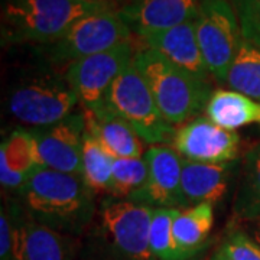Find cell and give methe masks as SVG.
Instances as JSON below:
<instances>
[{
  "mask_svg": "<svg viewBox=\"0 0 260 260\" xmlns=\"http://www.w3.org/2000/svg\"><path fill=\"white\" fill-rule=\"evenodd\" d=\"M20 194L30 218L70 236L83 233L95 211V194L81 175L38 168Z\"/></svg>",
  "mask_w": 260,
  "mask_h": 260,
  "instance_id": "1",
  "label": "cell"
},
{
  "mask_svg": "<svg viewBox=\"0 0 260 260\" xmlns=\"http://www.w3.org/2000/svg\"><path fill=\"white\" fill-rule=\"evenodd\" d=\"M103 9L114 8L80 0H3L2 45H49L77 20Z\"/></svg>",
  "mask_w": 260,
  "mask_h": 260,
  "instance_id": "2",
  "label": "cell"
},
{
  "mask_svg": "<svg viewBox=\"0 0 260 260\" xmlns=\"http://www.w3.org/2000/svg\"><path fill=\"white\" fill-rule=\"evenodd\" d=\"M133 62L169 124H182L207 107L213 94L210 83L186 73L158 51L142 47Z\"/></svg>",
  "mask_w": 260,
  "mask_h": 260,
  "instance_id": "3",
  "label": "cell"
},
{
  "mask_svg": "<svg viewBox=\"0 0 260 260\" xmlns=\"http://www.w3.org/2000/svg\"><path fill=\"white\" fill-rule=\"evenodd\" d=\"M153 208L109 197L100 207V243L106 260H158L149 232Z\"/></svg>",
  "mask_w": 260,
  "mask_h": 260,
  "instance_id": "4",
  "label": "cell"
},
{
  "mask_svg": "<svg viewBox=\"0 0 260 260\" xmlns=\"http://www.w3.org/2000/svg\"><path fill=\"white\" fill-rule=\"evenodd\" d=\"M78 103L65 75L41 74L22 80L10 90L8 110L19 123L44 129L74 113Z\"/></svg>",
  "mask_w": 260,
  "mask_h": 260,
  "instance_id": "5",
  "label": "cell"
},
{
  "mask_svg": "<svg viewBox=\"0 0 260 260\" xmlns=\"http://www.w3.org/2000/svg\"><path fill=\"white\" fill-rule=\"evenodd\" d=\"M104 103L149 145L174 142L175 130L159 112L146 81L135 62L121 73L106 95Z\"/></svg>",
  "mask_w": 260,
  "mask_h": 260,
  "instance_id": "6",
  "label": "cell"
},
{
  "mask_svg": "<svg viewBox=\"0 0 260 260\" xmlns=\"http://www.w3.org/2000/svg\"><path fill=\"white\" fill-rule=\"evenodd\" d=\"M127 41H133V34L121 19L119 9H103L77 20L64 37L44 45V52L52 64L67 68Z\"/></svg>",
  "mask_w": 260,
  "mask_h": 260,
  "instance_id": "7",
  "label": "cell"
},
{
  "mask_svg": "<svg viewBox=\"0 0 260 260\" xmlns=\"http://www.w3.org/2000/svg\"><path fill=\"white\" fill-rule=\"evenodd\" d=\"M195 32L208 73L225 83L243 38L230 0H200Z\"/></svg>",
  "mask_w": 260,
  "mask_h": 260,
  "instance_id": "8",
  "label": "cell"
},
{
  "mask_svg": "<svg viewBox=\"0 0 260 260\" xmlns=\"http://www.w3.org/2000/svg\"><path fill=\"white\" fill-rule=\"evenodd\" d=\"M135 54L133 41H127L65 68V78L78 95L84 110H93L104 103L116 78L133 62Z\"/></svg>",
  "mask_w": 260,
  "mask_h": 260,
  "instance_id": "9",
  "label": "cell"
},
{
  "mask_svg": "<svg viewBox=\"0 0 260 260\" xmlns=\"http://www.w3.org/2000/svg\"><path fill=\"white\" fill-rule=\"evenodd\" d=\"M87 120L84 110L71 113L49 127L30 130L37 142L42 167L58 172L81 175L84 135Z\"/></svg>",
  "mask_w": 260,
  "mask_h": 260,
  "instance_id": "10",
  "label": "cell"
},
{
  "mask_svg": "<svg viewBox=\"0 0 260 260\" xmlns=\"http://www.w3.org/2000/svg\"><path fill=\"white\" fill-rule=\"evenodd\" d=\"M149 175L146 185L132 200L152 208H189L182 192V158L174 148L155 145L145 152Z\"/></svg>",
  "mask_w": 260,
  "mask_h": 260,
  "instance_id": "11",
  "label": "cell"
},
{
  "mask_svg": "<svg viewBox=\"0 0 260 260\" xmlns=\"http://www.w3.org/2000/svg\"><path fill=\"white\" fill-rule=\"evenodd\" d=\"M13 225V260H74L75 242L30 218L16 204L8 208Z\"/></svg>",
  "mask_w": 260,
  "mask_h": 260,
  "instance_id": "12",
  "label": "cell"
},
{
  "mask_svg": "<svg viewBox=\"0 0 260 260\" xmlns=\"http://www.w3.org/2000/svg\"><path fill=\"white\" fill-rule=\"evenodd\" d=\"M172 146L185 159L204 164L233 162L239 156L240 138L207 117L188 121L175 133Z\"/></svg>",
  "mask_w": 260,
  "mask_h": 260,
  "instance_id": "13",
  "label": "cell"
},
{
  "mask_svg": "<svg viewBox=\"0 0 260 260\" xmlns=\"http://www.w3.org/2000/svg\"><path fill=\"white\" fill-rule=\"evenodd\" d=\"M200 0H127L120 9L121 19L138 38L195 20Z\"/></svg>",
  "mask_w": 260,
  "mask_h": 260,
  "instance_id": "14",
  "label": "cell"
},
{
  "mask_svg": "<svg viewBox=\"0 0 260 260\" xmlns=\"http://www.w3.org/2000/svg\"><path fill=\"white\" fill-rule=\"evenodd\" d=\"M143 48H150L168 58L171 62L185 70L197 78L207 81L210 73L207 70L204 58L195 32V20L177 25L174 28L150 32L139 38Z\"/></svg>",
  "mask_w": 260,
  "mask_h": 260,
  "instance_id": "15",
  "label": "cell"
},
{
  "mask_svg": "<svg viewBox=\"0 0 260 260\" xmlns=\"http://www.w3.org/2000/svg\"><path fill=\"white\" fill-rule=\"evenodd\" d=\"M236 162L204 164L182 158V192L189 207L201 203L218 204L232 182Z\"/></svg>",
  "mask_w": 260,
  "mask_h": 260,
  "instance_id": "16",
  "label": "cell"
},
{
  "mask_svg": "<svg viewBox=\"0 0 260 260\" xmlns=\"http://www.w3.org/2000/svg\"><path fill=\"white\" fill-rule=\"evenodd\" d=\"M84 113L87 130L113 158H142L143 145L139 135L112 112L106 103L93 110H84Z\"/></svg>",
  "mask_w": 260,
  "mask_h": 260,
  "instance_id": "17",
  "label": "cell"
},
{
  "mask_svg": "<svg viewBox=\"0 0 260 260\" xmlns=\"http://www.w3.org/2000/svg\"><path fill=\"white\" fill-rule=\"evenodd\" d=\"M42 167L37 142L29 130H15L2 142L0 182L5 189L22 191L29 177Z\"/></svg>",
  "mask_w": 260,
  "mask_h": 260,
  "instance_id": "18",
  "label": "cell"
},
{
  "mask_svg": "<svg viewBox=\"0 0 260 260\" xmlns=\"http://www.w3.org/2000/svg\"><path fill=\"white\" fill-rule=\"evenodd\" d=\"M213 224V204L201 203L178 211L172 225V234L181 259L189 260L204 249Z\"/></svg>",
  "mask_w": 260,
  "mask_h": 260,
  "instance_id": "19",
  "label": "cell"
},
{
  "mask_svg": "<svg viewBox=\"0 0 260 260\" xmlns=\"http://www.w3.org/2000/svg\"><path fill=\"white\" fill-rule=\"evenodd\" d=\"M207 119L227 130L260 123V103L233 90H215L205 107Z\"/></svg>",
  "mask_w": 260,
  "mask_h": 260,
  "instance_id": "20",
  "label": "cell"
},
{
  "mask_svg": "<svg viewBox=\"0 0 260 260\" xmlns=\"http://www.w3.org/2000/svg\"><path fill=\"white\" fill-rule=\"evenodd\" d=\"M233 215L240 221L260 217V142L243 159L242 179L233 203Z\"/></svg>",
  "mask_w": 260,
  "mask_h": 260,
  "instance_id": "21",
  "label": "cell"
},
{
  "mask_svg": "<svg viewBox=\"0 0 260 260\" xmlns=\"http://www.w3.org/2000/svg\"><path fill=\"white\" fill-rule=\"evenodd\" d=\"M225 84L233 91L260 103V48L242 38Z\"/></svg>",
  "mask_w": 260,
  "mask_h": 260,
  "instance_id": "22",
  "label": "cell"
},
{
  "mask_svg": "<svg viewBox=\"0 0 260 260\" xmlns=\"http://www.w3.org/2000/svg\"><path fill=\"white\" fill-rule=\"evenodd\" d=\"M114 158L85 130L81 158V177L94 194H109Z\"/></svg>",
  "mask_w": 260,
  "mask_h": 260,
  "instance_id": "23",
  "label": "cell"
},
{
  "mask_svg": "<svg viewBox=\"0 0 260 260\" xmlns=\"http://www.w3.org/2000/svg\"><path fill=\"white\" fill-rule=\"evenodd\" d=\"M148 175V164L145 159H114L109 195L119 200H132L146 185Z\"/></svg>",
  "mask_w": 260,
  "mask_h": 260,
  "instance_id": "24",
  "label": "cell"
},
{
  "mask_svg": "<svg viewBox=\"0 0 260 260\" xmlns=\"http://www.w3.org/2000/svg\"><path fill=\"white\" fill-rule=\"evenodd\" d=\"M179 210L153 208L150 220L149 242L153 256L158 260H182L172 234V225Z\"/></svg>",
  "mask_w": 260,
  "mask_h": 260,
  "instance_id": "25",
  "label": "cell"
},
{
  "mask_svg": "<svg viewBox=\"0 0 260 260\" xmlns=\"http://www.w3.org/2000/svg\"><path fill=\"white\" fill-rule=\"evenodd\" d=\"M211 259L260 260V246L242 230H233Z\"/></svg>",
  "mask_w": 260,
  "mask_h": 260,
  "instance_id": "26",
  "label": "cell"
},
{
  "mask_svg": "<svg viewBox=\"0 0 260 260\" xmlns=\"http://www.w3.org/2000/svg\"><path fill=\"white\" fill-rule=\"evenodd\" d=\"M239 18L242 37L260 48V0H230Z\"/></svg>",
  "mask_w": 260,
  "mask_h": 260,
  "instance_id": "27",
  "label": "cell"
},
{
  "mask_svg": "<svg viewBox=\"0 0 260 260\" xmlns=\"http://www.w3.org/2000/svg\"><path fill=\"white\" fill-rule=\"evenodd\" d=\"M0 260H13V225L5 207L0 213Z\"/></svg>",
  "mask_w": 260,
  "mask_h": 260,
  "instance_id": "28",
  "label": "cell"
},
{
  "mask_svg": "<svg viewBox=\"0 0 260 260\" xmlns=\"http://www.w3.org/2000/svg\"><path fill=\"white\" fill-rule=\"evenodd\" d=\"M80 2H85V3H95V5H104L109 8H114V9H120L121 0H80Z\"/></svg>",
  "mask_w": 260,
  "mask_h": 260,
  "instance_id": "29",
  "label": "cell"
},
{
  "mask_svg": "<svg viewBox=\"0 0 260 260\" xmlns=\"http://www.w3.org/2000/svg\"><path fill=\"white\" fill-rule=\"evenodd\" d=\"M126 2H127V0H126ZM126 2H124V3H126ZM124 3H123V5H124Z\"/></svg>",
  "mask_w": 260,
  "mask_h": 260,
  "instance_id": "30",
  "label": "cell"
},
{
  "mask_svg": "<svg viewBox=\"0 0 260 260\" xmlns=\"http://www.w3.org/2000/svg\"><path fill=\"white\" fill-rule=\"evenodd\" d=\"M211 260H213V259H211Z\"/></svg>",
  "mask_w": 260,
  "mask_h": 260,
  "instance_id": "31",
  "label": "cell"
}]
</instances>
